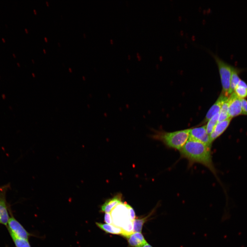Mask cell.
<instances>
[{"instance_id": "28", "label": "cell", "mask_w": 247, "mask_h": 247, "mask_svg": "<svg viewBox=\"0 0 247 247\" xmlns=\"http://www.w3.org/2000/svg\"><path fill=\"white\" fill-rule=\"evenodd\" d=\"M25 30L27 33H28V31H27V30L26 29H25Z\"/></svg>"}, {"instance_id": "10", "label": "cell", "mask_w": 247, "mask_h": 247, "mask_svg": "<svg viewBox=\"0 0 247 247\" xmlns=\"http://www.w3.org/2000/svg\"><path fill=\"white\" fill-rule=\"evenodd\" d=\"M232 118H229L223 122L218 123L210 137L212 143L220 136L228 128L231 122Z\"/></svg>"}, {"instance_id": "20", "label": "cell", "mask_w": 247, "mask_h": 247, "mask_svg": "<svg viewBox=\"0 0 247 247\" xmlns=\"http://www.w3.org/2000/svg\"><path fill=\"white\" fill-rule=\"evenodd\" d=\"M128 208L129 212L130 218L132 221H133L135 219L136 215L135 212L132 207L128 204Z\"/></svg>"}, {"instance_id": "21", "label": "cell", "mask_w": 247, "mask_h": 247, "mask_svg": "<svg viewBox=\"0 0 247 247\" xmlns=\"http://www.w3.org/2000/svg\"><path fill=\"white\" fill-rule=\"evenodd\" d=\"M238 86L242 87L247 89V84L245 81L241 79L239 81Z\"/></svg>"}, {"instance_id": "22", "label": "cell", "mask_w": 247, "mask_h": 247, "mask_svg": "<svg viewBox=\"0 0 247 247\" xmlns=\"http://www.w3.org/2000/svg\"><path fill=\"white\" fill-rule=\"evenodd\" d=\"M2 99L4 100H5L6 99V97L5 94H2Z\"/></svg>"}, {"instance_id": "4", "label": "cell", "mask_w": 247, "mask_h": 247, "mask_svg": "<svg viewBox=\"0 0 247 247\" xmlns=\"http://www.w3.org/2000/svg\"><path fill=\"white\" fill-rule=\"evenodd\" d=\"M188 139L200 142L211 148L213 143L210 135L207 132L206 125L189 129Z\"/></svg>"}, {"instance_id": "17", "label": "cell", "mask_w": 247, "mask_h": 247, "mask_svg": "<svg viewBox=\"0 0 247 247\" xmlns=\"http://www.w3.org/2000/svg\"><path fill=\"white\" fill-rule=\"evenodd\" d=\"M234 93L241 99H245L247 97V89L238 86L234 90Z\"/></svg>"}, {"instance_id": "5", "label": "cell", "mask_w": 247, "mask_h": 247, "mask_svg": "<svg viewBox=\"0 0 247 247\" xmlns=\"http://www.w3.org/2000/svg\"><path fill=\"white\" fill-rule=\"evenodd\" d=\"M228 114L230 118H233L242 115L241 99L234 92L229 97Z\"/></svg>"}, {"instance_id": "8", "label": "cell", "mask_w": 247, "mask_h": 247, "mask_svg": "<svg viewBox=\"0 0 247 247\" xmlns=\"http://www.w3.org/2000/svg\"><path fill=\"white\" fill-rule=\"evenodd\" d=\"M122 197L121 194H118L107 200L101 207L102 212L110 213L116 206L122 203Z\"/></svg>"}, {"instance_id": "11", "label": "cell", "mask_w": 247, "mask_h": 247, "mask_svg": "<svg viewBox=\"0 0 247 247\" xmlns=\"http://www.w3.org/2000/svg\"><path fill=\"white\" fill-rule=\"evenodd\" d=\"M245 69H241L237 67L233 66L232 70L230 83V94L233 93L241 79L239 75L242 71L245 70Z\"/></svg>"}, {"instance_id": "1", "label": "cell", "mask_w": 247, "mask_h": 247, "mask_svg": "<svg viewBox=\"0 0 247 247\" xmlns=\"http://www.w3.org/2000/svg\"><path fill=\"white\" fill-rule=\"evenodd\" d=\"M211 150V147L205 144L188 139L179 151L181 158L188 160L189 167L195 164H201L216 176V170L212 159Z\"/></svg>"}, {"instance_id": "9", "label": "cell", "mask_w": 247, "mask_h": 247, "mask_svg": "<svg viewBox=\"0 0 247 247\" xmlns=\"http://www.w3.org/2000/svg\"><path fill=\"white\" fill-rule=\"evenodd\" d=\"M129 245L133 247H142L147 242L141 233H134L126 236Z\"/></svg>"}, {"instance_id": "33", "label": "cell", "mask_w": 247, "mask_h": 247, "mask_svg": "<svg viewBox=\"0 0 247 247\" xmlns=\"http://www.w3.org/2000/svg\"><path fill=\"white\" fill-rule=\"evenodd\" d=\"M44 50V51L45 53H46V52H45V50H44H44Z\"/></svg>"}, {"instance_id": "13", "label": "cell", "mask_w": 247, "mask_h": 247, "mask_svg": "<svg viewBox=\"0 0 247 247\" xmlns=\"http://www.w3.org/2000/svg\"><path fill=\"white\" fill-rule=\"evenodd\" d=\"M9 217L7 212L5 198H0V223L7 225L8 223Z\"/></svg>"}, {"instance_id": "27", "label": "cell", "mask_w": 247, "mask_h": 247, "mask_svg": "<svg viewBox=\"0 0 247 247\" xmlns=\"http://www.w3.org/2000/svg\"><path fill=\"white\" fill-rule=\"evenodd\" d=\"M12 55H13V56L14 57V58H16V56H15V54L14 53L12 54Z\"/></svg>"}, {"instance_id": "18", "label": "cell", "mask_w": 247, "mask_h": 247, "mask_svg": "<svg viewBox=\"0 0 247 247\" xmlns=\"http://www.w3.org/2000/svg\"><path fill=\"white\" fill-rule=\"evenodd\" d=\"M242 115L247 116V100L245 99H241Z\"/></svg>"}, {"instance_id": "34", "label": "cell", "mask_w": 247, "mask_h": 247, "mask_svg": "<svg viewBox=\"0 0 247 247\" xmlns=\"http://www.w3.org/2000/svg\"><path fill=\"white\" fill-rule=\"evenodd\" d=\"M0 79H1V77H0Z\"/></svg>"}, {"instance_id": "25", "label": "cell", "mask_w": 247, "mask_h": 247, "mask_svg": "<svg viewBox=\"0 0 247 247\" xmlns=\"http://www.w3.org/2000/svg\"><path fill=\"white\" fill-rule=\"evenodd\" d=\"M9 108L10 110H12V107L11 106H9Z\"/></svg>"}, {"instance_id": "26", "label": "cell", "mask_w": 247, "mask_h": 247, "mask_svg": "<svg viewBox=\"0 0 247 247\" xmlns=\"http://www.w3.org/2000/svg\"><path fill=\"white\" fill-rule=\"evenodd\" d=\"M2 40L4 43H5V42H6L5 40V39L3 38H2Z\"/></svg>"}, {"instance_id": "30", "label": "cell", "mask_w": 247, "mask_h": 247, "mask_svg": "<svg viewBox=\"0 0 247 247\" xmlns=\"http://www.w3.org/2000/svg\"><path fill=\"white\" fill-rule=\"evenodd\" d=\"M34 12H35V14H36V11H35V10H34Z\"/></svg>"}, {"instance_id": "14", "label": "cell", "mask_w": 247, "mask_h": 247, "mask_svg": "<svg viewBox=\"0 0 247 247\" xmlns=\"http://www.w3.org/2000/svg\"><path fill=\"white\" fill-rule=\"evenodd\" d=\"M9 232L17 247H31L28 240L19 237L9 228Z\"/></svg>"}, {"instance_id": "19", "label": "cell", "mask_w": 247, "mask_h": 247, "mask_svg": "<svg viewBox=\"0 0 247 247\" xmlns=\"http://www.w3.org/2000/svg\"><path fill=\"white\" fill-rule=\"evenodd\" d=\"M104 221L108 224H113V220H112L111 214L109 213H106L104 216Z\"/></svg>"}, {"instance_id": "2", "label": "cell", "mask_w": 247, "mask_h": 247, "mask_svg": "<svg viewBox=\"0 0 247 247\" xmlns=\"http://www.w3.org/2000/svg\"><path fill=\"white\" fill-rule=\"evenodd\" d=\"M152 138L160 141L167 148L180 150L189 137V129L173 132L156 131Z\"/></svg>"}, {"instance_id": "24", "label": "cell", "mask_w": 247, "mask_h": 247, "mask_svg": "<svg viewBox=\"0 0 247 247\" xmlns=\"http://www.w3.org/2000/svg\"><path fill=\"white\" fill-rule=\"evenodd\" d=\"M137 56L138 57L139 60H140L141 59V57L139 55V54L138 53H137Z\"/></svg>"}, {"instance_id": "29", "label": "cell", "mask_w": 247, "mask_h": 247, "mask_svg": "<svg viewBox=\"0 0 247 247\" xmlns=\"http://www.w3.org/2000/svg\"><path fill=\"white\" fill-rule=\"evenodd\" d=\"M17 65H18V66L19 67H20V64H19V63H17Z\"/></svg>"}, {"instance_id": "16", "label": "cell", "mask_w": 247, "mask_h": 247, "mask_svg": "<svg viewBox=\"0 0 247 247\" xmlns=\"http://www.w3.org/2000/svg\"><path fill=\"white\" fill-rule=\"evenodd\" d=\"M148 216L143 218L135 219L133 221L134 233H141L142 228L144 223H145Z\"/></svg>"}, {"instance_id": "31", "label": "cell", "mask_w": 247, "mask_h": 247, "mask_svg": "<svg viewBox=\"0 0 247 247\" xmlns=\"http://www.w3.org/2000/svg\"><path fill=\"white\" fill-rule=\"evenodd\" d=\"M45 40H46V41H47V39L46 38V37H45Z\"/></svg>"}, {"instance_id": "23", "label": "cell", "mask_w": 247, "mask_h": 247, "mask_svg": "<svg viewBox=\"0 0 247 247\" xmlns=\"http://www.w3.org/2000/svg\"><path fill=\"white\" fill-rule=\"evenodd\" d=\"M142 247H153L152 246H151V245H150V244H148V243H147L146 244H145V245H144V246H142Z\"/></svg>"}, {"instance_id": "15", "label": "cell", "mask_w": 247, "mask_h": 247, "mask_svg": "<svg viewBox=\"0 0 247 247\" xmlns=\"http://www.w3.org/2000/svg\"><path fill=\"white\" fill-rule=\"evenodd\" d=\"M219 113L217 114L208 122V123L206 125L207 132L209 135L215 128L217 124L218 123Z\"/></svg>"}, {"instance_id": "7", "label": "cell", "mask_w": 247, "mask_h": 247, "mask_svg": "<svg viewBox=\"0 0 247 247\" xmlns=\"http://www.w3.org/2000/svg\"><path fill=\"white\" fill-rule=\"evenodd\" d=\"M229 97L226 96L223 93L220 94L217 100L211 107L207 113L204 120V123L208 122L212 117L220 112L222 105L226 100Z\"/></svg>"}, {"instance_id": "12", "label": "cell", "mask_w": 247, "mask_h": 247, "mask_svg": "<svg viewBox=\"0 0 247 247\" xmlns=\"http://www.w3.org/2000/svg\"><path fill=\"white\" fill-rule=\"evenodd\" d=\"M96 224L100 228L106 233L114 234H120L123 236L124 232L121 228L112 224H103L96 223Z\"/></svg>"}, {"instance_id": "3", "label": "cell", "mask_w": 247, "mask_h": 247, "mask_svg": "<svg viewBox=\"0 0 247 247\" xmlns=\"http://www.w3.org/2000/svg\"><path fill=\"white\" fill-rule=\"evenodd\" d=\"M208 52L213 56L217 65L223 87V93L226 96L229 97L230 95L231 79L234 66L223 61L217 54L208 49Z\"/></svg>"}, {"instance_id": "32", "label": "cell", "mask_w": 247, "mask_h": 247, "mask_svg": "<svg viewBox=\"0 0 247 247\" xmlns=\"http://www.w3.org/2000/svg\"><path fill=\"white\" fill-rule=\"evenodd\" d=\"M128 57H129V59L130 58V55L128 56Z\"/></svg>"}, {"instance_id": "6", "label": "cell", "mask_w": 247, "mask_h": 247, "mask_svg": "<svg viewBox=\"0 0 247 247\" xmlns=\"http://www.w3.org/2000/svg\"><path fill=\"white\" fill-rule=\"evenodd\" d=\"M9 228L19 237L28 240L30 236L25 229L13 217L10 218L8 222Z\"/></svg>"}]
</instances>
